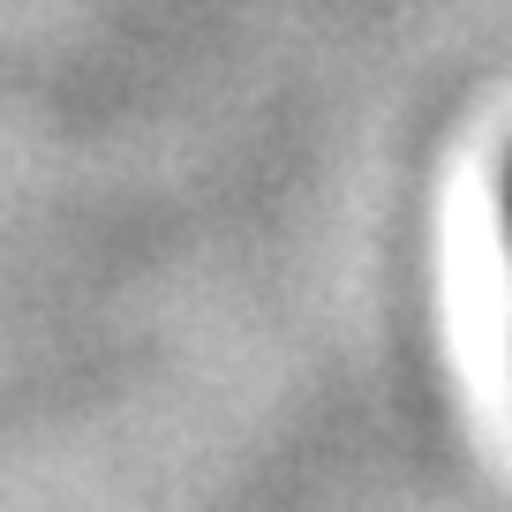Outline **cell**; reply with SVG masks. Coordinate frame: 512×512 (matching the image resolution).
<instances>
[{
  "instance_id": "1",
  "label": "cell",
  "mask_w": 512,
  "mask_h": 512,
  "mask_svg": "<svg viewBox=\"0 0 512 512\" xmlns=\"http://www.w3.org/2000/svg\"><path fill=\"white\" fill-rule=\"evenodd\" d=\"M505 226H512V166H505Z\"/></svg>"
}]
</instances>
